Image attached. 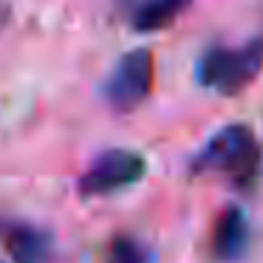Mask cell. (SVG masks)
Instances as JSON below:
<instances>
[{"instance_id": "5", "label": "cell", "mask_w": 263, "mask_h": 263, "mask_svg": "<svg viewBox=\"0 0 263 263\" xmlns=\"http://www.w3.org/2000/svg\"><path fill=\"white\" fill-rule=\"evenodd\" d=\"M249 238H252V229H249V221H246L243 210L238 206H227L221 212V218L215 221L212 227V255L215 260L221 263H235L246 255L249 249Z\"/></svg>"}, {"instance_id": "8", "label": "cell", "mask_w": 263, "mask_h": 263, "mask_svg": "<svg viewBox=\"0 0 263 263\" xmlns=\"http://www.w3.org/2000/svg\"><path fill=\"white\" fill-rule=\"evenodd\" d=\"M105 263H150V252L144 243L127 238V235H119L110 240Z\"/></svg>"}, {"instance_id": "7", "label": "cell", "mask_w": 263, "mask_h": 263, "mask_svg": "<svg viewBox=\"0 0 263 263\" xmlns=\"http://www.w3.org/2000/svg\"><path fill=\"white\" fill-rule=\"evenodd\" d=\"M190 6V0H142L136 9H133V29L136 31H161L170 23H176L178 14Z\"/></svg>"}, {"instance_id": "3", "label": "cell", "mask_w": 263, "mask_h": 263, "mask_svg": "<svg viewBox=\"0 0 263 263\" xmlns=\"http://www.w3.org/2000/svg\"><path fill=\"white\" fill-rule=\"evenodd\" d=\"M150 88H153V54L147 48H136L114 65L110 77L105 80V99L116 110L127 114L150 97Z\"/></svg>"}, {"instance_id": "6", "label": "cell", "mask_w": 263, "mask_h": 263, "mask_svg": "<svg viewBox=\"0 0 263 263\" xmlns=\"http://www.w3.org/2000/svg\"><path fill=\"white\" fill-rule=\"evenodd\" d=\"M3 243L9 246L14 263H43L48 255V238L34 227L6 223L3 227Z\"/></svg>"}, {"instance_id": "1", "label": "cell", "mask_w": 263, "mask_h": 263, "mask_svg": "<svg viewBox=\"0 0 263 263\" xmlns=\"http://www.w3.org/2000/svg\"><path fill=\"white\" fill-rule=\"evenodd\" d=\"M257 161H260V147L255 133L246 125H227L201 147L193 161V170L227 173L232 181L249 184L257 176Z\"/></svg>"}, {"instance_id": "4", "label": "cell", "mask_w": 263, "mask_h": 263, "mask_svg": "<svg viewBox=\"0 0 263 263\" xmlns=\"http://www.w3.org/2000/svg\"><path fill=\"white\" fill-rule=\"evenodd\" d=\"M142 176H144L142 156L125 147H114L88 167V173L80 178V190L82 195H108L114 190L136 184Z\"/></svg>"}, {"instance_id": "2", "label": "cell", "mask_w": 263, "mask_h": 263, "mask_svg": "<svg viewBox=\"0 0 263 263\" xmlns=\"http://www.w3.org/2000/svg\"><path fill=\"white\" fill-rule=\"evenodd\" d=\"M263 68V40H252L238 48H210L198 63L201 85L232 97L255 82Z\"/></svg>"}]
</instances>
